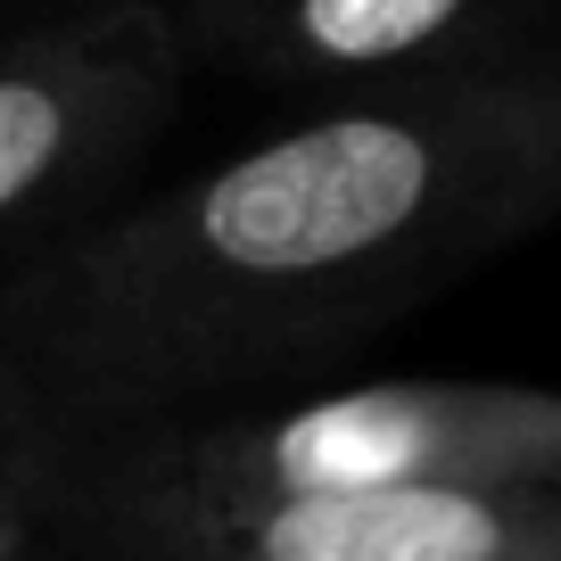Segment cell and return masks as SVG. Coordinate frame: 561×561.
<instances>
[{
    "mask_svg": "<svg viewBox=\"0 0 561 561\" xmlns=\"http://www.w3.org/2000/svg\"><path fill=\"white\" fill-rule=\"evenodd\" d=\"M67 421L0 364V520H34L42 495H50L58 462H67Z\"/></svg>",
    "mask_w": 561,
    "mask_h": 561,
    "instance_id": "obj_6",
    "label": "cell"
},
{
    "mask_svg": "<svg viewBox=\"0 0 561 561\" xmlns=\"http://www.w3.org/2000/svg\"><path fill=\"white\" fill-rule=\"evenodd\" d=\"M75 438H100L107 455L198 488H364V479L561 488V397L504 380H380L273 413H158Z\"/></svg>",
    "mask_w": 561,
    "mask_h": 561,
    "instance_id": "obj_3",
    "label": "cell"
},
{
    "mask_svg": "<svg viewBox=\"0 0 561 561\" xmlns=\"http://www.w3.org/2000/svg\"><path fill=\"white\" fill-rule=\"evenodd\" d=\"M34 520H67L100 561H561V488H198L100 438H67Z\"/></svg>",
    "mask_w": 561,
    "mask_h": 561,
    "instance_id": "obj_2",
    "label": "cell"
},
{
    "mask_svg": "<svg viewBox=\"0 0 561 561\" xmlns=\"http://www.w3.org/2000/svg\"><path fill=\"white\" fill-rule=\"evenodd\" d=\"M0 9H50V0H0Z\"/></svg>",
    "mask_w": 561,
    "mask_h": 561,
    "instance_id": "obj_7",
    "label": "cell"
},
{
    "mask_svg": "<svg viewBox=\"0 0 561 561\" xmlns=\"http://www.w3.org/2000/svg\"><path fill=\"white\" fill-rule=\"evenodd\" d=\"M561 224V34L347 83L0 273V364L67 430L273 388Z\"/></svg>",
    "mask_w": 561,
    "mask_h": 561,
    "instance_id": "obj_1",
    "label": "cell"
},
{
    "mask_svg": "<svg viewBox=\"0 0 561 561\" xmlns=\"http://www.w3.org/2000/svg\"><path fill=\"white\" fill-rule=\"evenodd\" d=\"M545 0H165L191 67L347 91L537 34Z\"/></svg>",
    "mask_w": 561,
    "mask_h": 561,
    "instance_id": "obj_5",
    "label": "cell"
},
{
    "mask_svg": "<svg viewBox=\"0 0 561 561\" xmlns=\"http://www.w3.org/2000/svg\"><path fill=\"white\" fill-rule=\"evenodd\" d=\"M182 83L165 0H50L0 34V273L116 207L182 116Z\"/></svg>",
    "mask_w": 561,
    "mask_h": 561,
    "instance_id": "obj_4",
    "label": "cell"
}]
</instances>
